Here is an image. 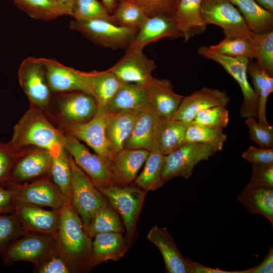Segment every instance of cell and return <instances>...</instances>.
<instances>
[{"mask_svg":"<svg viewBox=\"0 0 273 273\" xmlns=\"http://www.w3.org/2000/svg\"><path fill=\"white\" fill-rule=\"evenodd\" d=\"M59 211V228L53 235L55 249L71 273L87 272L95 267L92 255L93 239L70 202H65Z\"/></svg>","mask_w":273,"mask_h":273,"instance_id":"cell-1","label":"cell"},{"mask_svg":"<svg viewBox=\"0 0 273 273\" xmlns=\"http://www.w3.org/2000/svg\"><path fill=\"white\" fill-rule=\"evenodd\" d=\"M64 137L63 130L56 128L42 111L30 105L14 126L8 144L18 150L30 147L46 150L55 156L65 150Z\"/></svg>","mask_w":273,"mask_h":273,"instance_id":"cell-2","label":"cell"},{"mask_svg":"<svg viewBox=\"0 0 273 273\" xmlns=\"http://www.w3.org/2000/svg\"><path fill=\"white\" fill-rule=\"evenodd\" d=\"M68 155L72 172L70 203L86 228L96 212L108 202L90 178Z\"/></svg>","mask_w":273,"mask_h":273,"instance_id":"cell-3","label":"cell"},{"mask_svg":"<svg viewBox=\"0 0 273 273\" xmlns=\"http://www.w3.org/2000/svg\"><path fill=\"white\" fill-rule=\"evenodd\" d=\"M94 184L109 204L121 216L126 231L125 238L129 243L146 192L133 184L127 186L114 185L107 187Z\"/></svg>","mask_w":273,"mask_h":273,"instance_id":"cell-4","label":"cell"},{"mask_svg":"<svg viewBox=\"0 0 273 273\" xmlns=\"http://www.w3.org/2000/svg\"><path fill=\"white\" fill-rule=\"evenodd\" d=\"M198 53L204 58L219 64L238 83L243 102L240 110L241 117H258V97L247 78V66L250 61L243 57H233L216 53L206 46H201Z\"/></svg>","mask_w":273,"mask_h":273,"instance_id":"cell-5","label":"cell"},{"mask_svg":"<svg viewBox=\"0 0 273 273\" xmlns=\"http://www.w3.org/2000/svg\"><path fill=\"white\" fill-rule=\"evenodd\" d=\"M70 27L94 43L113 50L127 49L139 30L102 19L86 21L74 20L71 21Z\"/></svg>","mask_w":273,"mask_h":273,"instance_id":"cell-6","label":"cell"},{"mask_svg":"<svg viewBox=\"0 0 273 273\" xmlns=\"http://www.w3.org/2000/svg\"><path fill=\"white\" fill-rule=\"evenodd\" d=\"M18 75L20 86L30 105L38 108L46 115L51 116L52 91L44 67L39 58L29 57L24 59L20 64Z\"/></svg>","mask_w":273,"mask_h":273,"instance_id":"cell-7","label":"cell"},{"mask_svg":"<svg viewBox=\"0 0 273 273\" xmlns=\"http://www.w3.org/2000/svg\"><path fill=\"white\" fill-rule=\"evenodd\" d=\"M54 249L53 236L26 231L10 242L1 253L7 265L25 261L35 266Z\"/></svg>","mask_w":273,"mask_h":273,"instance_id":"cell-8","label":"cell"},{"mask_svg":"<svg viewBox=\"0 0 273 273\" xmlns=\"http://www.w3.org/2000/svg\"><path fill=\"white\" fill-rule=\"evenodd\" d=\"M63 146L94 184L103 187L114 185L110 160L91 153L80 141L65 132Z\"/></svg>","mask_w":273,"mask_h":273,"instance_id":"cell-9","label":"cell"},{"mask_svg":"<svg viewBox=\"0 0 273 273\" xmlns=\"http://www.w3.org/2000/svg\"><path fill=\"white\" fill-rule=\"evenodd\" d=\"M201 10L206 23L220 27L225 38L250 37L243 16L229 0H203Z\"/></svg>","mask_w":273,"mask_h":273,"instance_id":"cell-10","label":"cell"},{"mask_svg":"<svg viewBox=\"0 0 273 273\" xmlns=\"http://www.w3.org/2000/svg\"><path fill=\"white\" fill-rule=\"evenodd\" d=\"M217 151L210 145L200 143L184 144L165 155L162 179L165 183L176 177L188 179L199 162L207 160Z\"/></svg>","mask_w":273,"mask_h":273,"instance_id":"cell-11","label":"cell"},{"mask_svg":"<svg viewBox=\"0 0 273 273\" xmlns=\"http://www.w3.org/2000/svg\"><path fill=\"white\" fill-rule=\"evenodd\" d=\"M8 182L14 190L15 200L18 203L60 209L67 202L51 177L21 184Z\"/></svg>","mask_w":273,"mask_h":273,"instance_id":"cell-12","label":"cell"},{"mask_svg":"<svg viewBox=\"0 0 273 273\" xmlns=\"http://www.w3.org/2000/svg\"><path fill=\"white\" fill-rule=\"evenodd\" d=\"M57 96V117L61 126L85 123L97 113V103L87 93L71 92L58 93Z\"/></svg>","mask_w":273,"mask_h":273,"instance_id":"cell-13","label":"cell"},{"mask_svg":"<svg viewBox=\"0 0 273 273\" xmlns=\"http://www.w3.org/2000/svg\"><path fill=\"white\" fill-rule=\"evenodd\" d=\"M109 115L105 109H98L95 116L82 124L61 126L66 133L84 142L95 152L111 162L113 155L107 140L106 128Z\"/></svg>","mask_w":273,"mask_h":273,"instance_id":"cell-14","label":"cell"},{"mask_svg":"<svg viewBox=\"0 0 273 273\" xmlns=\"http://www.w3.org/2000/svg\"><path fill=\"white\" fill-rule=\"evenodd\" d=\"M156 67L143 50L127 48L124 56L108 69L123 83H133L146 86L153 78Z\"/></svg>","mask_w":273,"mask_h":273,"instance_id":"cell-15","label":"cell"},{"mask_svg":"<svg viewBox=\"0 0 273 273\" xmlns=\"http://www.w3.org/2000/svg\"><path fill=\"white\" fill-rule=\"evenodd\" d=\"M52 155L41 149L26 150L17 160L8 181L21 184L51 177Z\"/></svg>","mask_w":273,"mask_h":273,"instance_id":"cell-16","label":"cell"},{"mask_svg":"<svg viewBox=\"0 0 273 273\" xmlns=\"http://www.w3.org/2000/svg\"><path fill=\"white\" fill-rule=\"evenodd\" d=\"M13 214L27 232L53 236L59 228V209L16 203Z\"/></svg>","mask_w":273,"mask_h":273,"instance_id":"cell-17","label":"cell"},{"mask_svg":"<svg viewBox=\"0 0 273 273\" xmlns=\"http://www.w3.org/2000/svg\"><path fill=\"white\" fill-rule=\"evenodd\" d=\"M230 101L226 92L204 87L184 97L172 120L191 122L200 111L216 106H226Z\"/></svg>","mask_w":273,"mask_h":273,"instance_id":"cell-18","label":"cell"},{"mask_svg":"<svg viewBox=\"0 0 273 273\" xmlns=\"http://www.w3.org/2000/svg\"><path fill=\"white\" fill-rule=\"evenodd\" d=\"M39 59L44 67L52 92L58 94L79 91L88 94L82 71L66 66L54 59Z\"/></svg>","mask_w":273,"mask_h":273,"instance_id":"cell-19","label":"cell"},{"mask_svg":"<svg viewBox=\"0 0 273 273\" xmlns=\"http://www.w3.org/2000/svg\"><path fill=\"white\" fill-rule=\"evenodd\" d=\"M179 37L181 33L171 17L156 15L148 18L128 48L143 50L147 45L161 39Z\"/></svg>","mask_w":273,"mask_h":273,"instance_id":"cell-20","label":"cell"},{"mask_svg":"<svg viewBox=\"0 0 273 273\" xmlns=\"http://www.w3.org/2000/svg\"><path fill=\"white\" fill-rule=\"evenodd\" d=\"M150 104L162 119H171L176 113L184 96L176 94L171 81L153 77L146 86Z\"/></svg>","mask_w":273,"mask_h":273,"instance_id":"cell-21","label":"cell"},{"mask_svg":"<svg viewBox=\"0 0 273 273\" xmlns=\"http://www.w3.org/2000/svg\"><path fill=\"white\" fill-rule=\"evenodd\" d=\"M161 119L150 104L142 109L130 135L124 143V148L149 152L155 149V138Z\"/></svg>","mask_w":273,"mask_h":273,"instance_id":"cell-22","label":"cell"},{"mask_svg":"<svg viewBox=\"0 0 273 273\" xmlns=\"http://www.w3.org/2000/svg\"><path fill=\"white\" fill-rule=\"evenodd\" d=\"M149 153L146 150L124 148L117 152L111 162L114 185L133 184Z\"/></svg>","mask_w":273,"mask_h":273,"instance_id":"cell-23","label":"cell"},{"mask_svg":"<svg viewBox=\"0 0 273 273\" xmlns=\"http://www.w3.org/2000/svg\"><path fill=\"white\" fill-rule=\"evenodd\" d=\"M147 239L162 254L166 272L190 273L187 258L179 252L165 228L153 226L147 235Z\"/></svg>","mask_w":273,"mask_h":273,"instance_id":"cell-24","label":"cell"},{"mask_svg":"<svg viewBox=\"0 0 273 273\" xmlns=\"http://www.w3.org/2000/svg\"><path fill=\"white\" fill-rule=\"evenodd\" d=\"M203 0H179L172 18L185 41L205 31L207 24L201 13Z\"/></svg>","mask_w":273,"mask_h":273,"instance_id":"cell-25","label":"cell"},{"mask_svg":"<svg viewBox=\"0 0 273 273\" xmlns=\"http://www.w3.org/2000/svg\"><path fill=\"white\" fill-rule=\"evenodd\" d=\"M82 73L88 93L95 99L98 109H105L124 83L109 69Z\"/></svg>","mask_w":273,"mask_h":273,"instance_id":"cell-26","label":"cell"},{"mask_svg":"<svg viewBox=\"0 0 273 273\" xmlns=\"http://www.w3.org/2000/svg\"><path fill=\"white\" fill-rule=\"evenodd\" d=\"M93 239L92 255L95 266L108 260H119L129 248L128 242L121 233H101L96 235Z\"/></svg>","mask_w":273,"mask_h":273,"instance_id":"cell-27","label":"cell"},{"mask_svg":"<svg viewBox=\"0 0 273 273\" xmlns=\"http://www.w3.org/2000/svg\"><path fill=\"white\" fill-rule=\"evenodd\" d=\"M141 110H124L109 115L106 133L113 157L124 148Z\"/></svg>","mask_w":273,"mask_h":273,"instance_id":"cell-28","label":"cell"},{"mask_svg":"<svg viewBox=\"0 0 273 273\" xmlns=\"http://www.w3.org/2000/svg\"><path fill=\"white\" fill-rule=\"evenodd\" d=\"M150 104L146 86L124 83L105 108L109 115L124 110H141Z\"/></svg>","mask_w":273,"mask_h":273,"instance_id":"cell-29","label":"cell"},{"mask_svg":"<svg viewBox=\"0 0 273 273\" xmlns=\"http://www.w3.org/2000/svg\"><path fill=\"white\" fill-rule=\"evenodd\" d=\"M191 122L161 118L157 130L155 149L167 155L183 145Z\"/></svg>","mask_w":273,"mask_h":273,"instance_id":"cell-30","label":"cell"},{"mask_svg":"<svg viewBox=\"0 0 273 273\" xmlns=\"http://www.w3.org/2000/svg\"><path fill=\"white\" fill-rule=\"evenodd\" d=\"M238 200L250 213L260 214L273 224V189L246 187Z\"/></svg>","mask_w":273,"mask_h":273,"instance_id":"cell-31","label":"cell"},{"mask_svg":"<svg viewBox=\"0 0 273 273\" xmlns=\"http://www.w3.org/2000/svg\"><path fill=\"white\" fill-rule=\"evenodd\" d=\"M237 7L249 29L255 33L272 30L273 15L254 0H229Z\"/></svg>","mask_w":273,"mask_h":273,"instance_id":"cell-32","label":"cell"},{"mask_svg":"<svg viewBox=\"0 0 273 273\" xmlns=\"http://www.w3.org/2000/svg\"><path fill=\"white\" fill-rule=\"evenodd\" d=\"M165 161V155L157 149L150 152L145 161L143 170L137 176L133 184L144 191H155L162 187Z\"/></svg>","mask_w":273,"mask_h":273,"instance_id":"cell-33","label":"cell"},{"mask_svg":"<svg viewBox=\"0 0 273 273\" xmlns=\"http://www.w3.org/2000/svg\"><path fill=\"white\" fill-rule=\"evenodd\" d=\"M85 229L92 239L101 233L115 232L122 234L125 231L119 215L108 203L96 212Z\"/></svg>","mask_w":273,"mask_h":273,"instance_id":"cell-34","label":"cell"},{"mask_svg":"<svg viewBox=\"0 0 273 273\" xmlns=\"http://www.w3.org/2000/svg\"><path fill=\"white\" fill-rule=\"evenodd\" d=\"M227 135L223 129L197 124L191 122L188 126L185 136L186 143H200L214 148L217 151L222 149Z\"/></svg>","mask_w":273,"mask_h":273,"instance_id":"cell-35","label":"cell"},{"mask_svg":"<svg viewBox=\"0 0 273 273\" xmlns=\"http://www.w3.org/2000/svg\"><path fill=\"white\" fill-rule=\"evenodd\" d=\"M51 178L66 201L70 202L72 172L68 153L65 150L55 156H52Z\"/></svg>","mask_w":273,"mask_h":273,"instance_id":"cell-36","label":"cell"},{"mask_svg":"<svg viewBox=\"0 0 273 273\" xmlns=\"http://www.w3.org/2000/svg\"><path fill=\"white\" fill-rule=\"evenodd\" d=\"M112 15L117 25L136 29H139L148 18L141 7L128 0L118 2Z\"/></svg>","mask_w":273,"mask_h":273,"instance_id":"cell-37","label":"cell"},{"mask_svg":"<svg viewBox=\"0 0 273 273\" xmlns=\"http://www.w3.org/2000/svg\"><path fill=\"white\" fill-rule=\"evenodd\" d=\"M251 40L260 68L273 75V30L263 33L251 32Z\"/></svg>","mask_w":273,"mask_h":273,"instance_id":"cell-38","label":"cell"},{"mask_svg":"<svg viewBox=\"0 0 273 273\" xmlns=\"http://www.w3.org/2000/svg\"><path fill=\"white\" fill-rule=\"evenodd\" d=\"M14 2L34 19L49 21L64 15L57 4L51 0H14Z\"/></svg>","mask_w":273,"mask_h":273,"instance_id":"cell-39","label":"cell"},{"mask_svg":"<svg viewBox=\"0 0 273 273\" xmlns=\"http://www.w3.org/2000/svg\"><path fill=\"white\" fill-rule=\"evenodd\" d=\"M209 48L216 53L227 56L243 57L250 60L256 58L250 37L225 38L218 43Z\"/></svg>","mask_w":273,"mask_h":273,"instance_id":"cell-40","label":"cell"},{"mask_svg":"<svg viewBox=\"0 0 273 273\" xmlns=\"http://www.w3.org/2000/svg\"><path fill=\"white\" fill-rule=\"evenodd\" d=\"M72 16L76 21L102 19L116 24L113 16L98 0H75Z\"/></svg>","mask_w":273,"mask_h":273,"instance_id":"cell-41","label":"cell"},{"mask_svg":"<svg viewBox=\"0 0 273 273\" xmlns=\"http://www.w3.org/2000/svg\"><path fill=\"white\" fill-rule=\"evenodd\" d=\"M229 121V110L225 106H216L204 109L198 112L192 122L223 129Z\"/></svg>","mask_w":273,"mask_h":273,"instance_id":"cell-42","label":"cell"},{"mask_svg":"<svg viewBox=\"0 0 273 273\" xmlns=\"http://www.w3.org/2000/svg\"><path fill=\"white\" fill-rule=\"evenodd\" d=\"M26 231L13 213H0V252Z\"/></svg>","mask_w":273,"mask_h":273,"instance_id":"cell-43","label":"cell"},{"mask_svg":"<svg viewBox=\"0 0 273 273\" xmlns=\"http://www.w3.org/2000/svg\"><path fill=\"white\" fill-rule=\"evenodd\" d=\"M250 131V138L262 148H270L273 146V127L257 122L253 117H248L245 121Z\"/></svg>","mask_w":273,"mask_h":273,"instance_id":"cell-44","label":"cell"},{"mask_svg":"<svg viewBox=\"0 0 273 273\" xmlns=\"http://www.w3.org/2000/svg\"><path fill=\"white\" fill-rule=\"evenodd\" d=\"M25 150L13 148L8 143H0V184L9 180L14 164Z\"/></svg>","mask_w":273,"mask_h":273,"instance_id":"cell-45","label":"cell"},{"mask_svg":"<svg viewBox=\"0 0 273 273\" xmlns=\"http://www.w3.org/2000/svg\"><path fill=\"white\" fill-rule=\"evenodd\" d=\"M141 7L148 17L156 15L171 17L177 3L175 0H128Z\"/></svg>","mask_w":273,"mask_h":273,"instance_id":"cell-46","label":"cell"},{"mask_svg":"<svg viewBox=\"0 0 273 273\" xmlns=\"http://www.w3.org/2000/svg\"><path fill=\"white\" fill-rule=\"evenodd\" d=\"M34 272L36 273H71L68 264L55 249L37 265L34 266Z\"/></svg>","mask_w":273,"mask_h":273,"instance_id":"cell-47","label":"cell"},{"mask_svg":"<svg viewBox=\"0 0 273 273\" xmlns=\"http://www.w3.org/2000/svg\"><path fill=\"white\" fill-rule=\"evenodd\" d=\"M248 187L273 189V164H252V172Z\"/></svg>","mask_w":273,"mask_h":273,"instance_id":"cell-48","label":"cell"},{"mask_svg":"<svg viewBox=\"0 0 273 273\" xmlns=\"http://www.w3.org/2000/svg\"><path fill=\"white\" fill-rule=\"evenodd\" d=\"M273 92V78L265 71L262 84L258 96V118L259 122L268 124L266 118V106L269 95Z\"/></svg>","mask_w":273,"mask_h":273,"instance_id":"cell-49","label":"cell"},{"mask_svg":"<svg viewBox=\"0 0 273 273\" xmlns=\"http://www.w3.org/2000/svg\"><path fill=\"white\" fill-rule=\"evenodd\" d=\"M242 157L252 164H273V148L258 149L250 146Z\"/></svg>","mask_w":273,"mask_h":273,"instance_id":"cell-50","label":"cell"},{"mask_svg":"<svg viewBox=\"0 0 273 273\" xmlns=\"http://www.w3.org/2000/svg\"><path fill=\"white\" fill-rule=\"evenodd\" d=\"M7 183V187L0 184V213H13L16 205L14 190Z\"/></svg>","mask_w":273,"mask_h":273,"instance_id":"cell-51","label":"cell"},{"mask_svg":"<svg viewBox=\"0 0 273 273\" xmlns=\"http://www.w3.org/2000/svg\"><path fill=\"white\" fill-rule=\"evenodd\" d=\"M264 71L260 68L256 61H249L247 66V72L252 78L253 89L257 97L262 84Z\"/></svg>","mask_w":273,"mask_h":273,"instance_id":"cell-52","label":"cell"},{"mask_svg":"<svg viewBox=\"0 0 273 273\" xmlns=\"http://www.w3.org/2000/svg\"><path fill=\"white\" fill-rule=\"evenodd\" d=\"M273 272V247H271L262 262L246 270L233 271L232 273H272Z\"/></svg>","mask_w":273,"mask_h":273,"instance_id":"cell-53","label":"cell"},{"mask_svg":"<svg viewBox=\"0 0 273 273\" xmlns=\"http://www.w3.org/2000/svg\"><path fill=\"white\" fill-rule=\"evenodd\" d=\"M190 273H232V271L222 270L219 268H211L193 261L187 258Z\"/></svg>","mask_w":273,"mask_h":273,"instance_id":"cell-54","label":"cell"},{"mask_svg":"<svg viewBox=\"0 0 273 273\" xmlns=\"http://www.w3.org/2000/svg\"><path fill=\"white\" fill-rule=\"evenodd\" d=\"M75 0H56L64 15L72 16Z\"/></svg>","mask_w":273,"mask_h":273,"instance_id":"cell-55","label":"cell"},{"mask_svg":"<svg viewBox=\"0 0 273 273\" xmlns=\"http://www.w3.org/2000/svg\"><path fill=\"white\" fill-rule=\"evenodd\" d=\"M102 4L111 15L115 10L117 5V0H102Z\"/></svg>","mask_w":273,"mask_h":273,"instance_id":"cell-56","label":"cell"},{"mask_svg":"<svg viewBox=\"0 0 273 273\" xmlns=\"http://www.w3.org/2000/svg\"><path fill=\"white\" fill-rule=\"evenodd\" d=\"M260 6L268 12H273V0H254Z\"/></svg>","mask_w":273,"mask_h":273,"instance_id":"cell-57","label":"cell"},{"mask_svg":"<svg viewBox=\"0 0 273 273\" xmlns=\"http://www.w3.org/2000/svg\"><path fill=\"white\" fill-rule=\"evenodd\" d=\"M51 1H53V2H56V0H51Z\"/></svg>","mask_w":273,"mask_h":273,"instance_id":"cell-58","label":"cell"},{"mask_svg":"<svg viewBox=\"0 0 273 273\" xmlns=\"http://www.w3.org/2000/svg\"><path fill=\"white\" fill-rule=\"evenodd\" d=\"M176 1V2L177 3V2H178L179 0H175Z\"/></svg>","mask_w":273,"mask_h":273,"instance_id":"cell-59","label":"cell"},{"mask_svg":"<svg viewBox=\"0 0 273 273\" xmlns=\"http://www.w3.org/2000/svg\"><path fill=\"white\" fill-rule=\"evenodd\" d=\"M120 1H121V0H117V2H118Z\"/></svg>","mask_w":273,"mask_h":273,"instance_id":"cell-60","label":"cell"},{"mask_svg":"<svg viewBox=\"0 0 273 273\" xmlns=\"http://www.w3.org/2000/svg\"><path fill=\"white\" fill-rule=\"evenodd\" d=\"M13 1H14V0H13Z\"/></svg>","mask_w":273,"mask_h":273,"instance_id":"cell-61","label":"cell"}]
</instances>
